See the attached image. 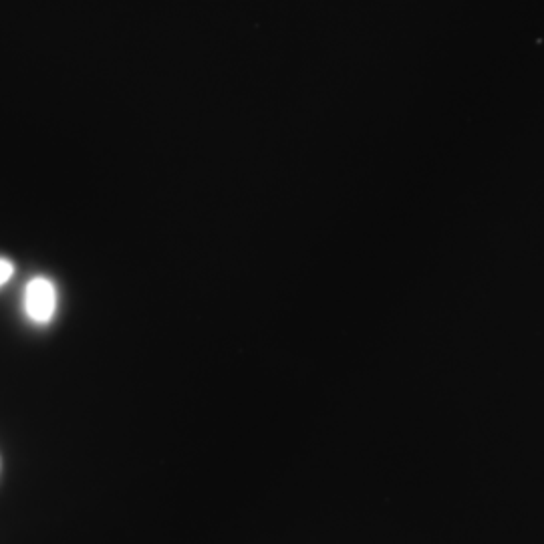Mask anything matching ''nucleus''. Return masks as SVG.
Instances as JSON below:
<instances>
[{
	"mask_svg": "<svg viewBox=\"0 0 544 544\" xmlns=\"http://www.w3.org/2000/svg\"><path fill=\"white\" fill-rule=\"evenodd\" d=\"M27 313L37 323H47L55 313V289L47 279H35L27 287Z\"/></svg>",
	"mask_w": 544,
	"mask_h": 544,
	"instance_id": "nucleus-1",
	"label": "nucleus"
},
{
	"mask_svg": "<svg viewBox=\"0 0 544 544\" xmlns=\"http://www.w3.org/2000/svg\"><path fill=\"white\" fill-rule=\"evenodd\" d=\"M13 264L9 260H0V287H3L13 277Z\"/></svg>",
	"mask_w": 544,
	"mask_h": 544,
	"instance_id": "nucleus-2",
	"label": "nucleus"
}]
</instances>
